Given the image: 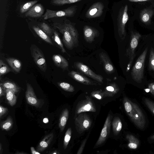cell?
Here are the masks:
<instances>
[{
    "instance_id": "d590c367",
    "label": "cell",
    "mask_w": 154,
    "mask_h": 154,
    "mask_svg": "<svg viewBox=\"0 0 154 154\" xmlns=\"http://www.w3.org/2000/svg\"><path fill=\"white\" fill-rule=\"evenodd\" d=\"M40 28L48 35L51 36L54 32V30L47 23L42 22L39 24Z\"/></svg>"
},
{
    "instance_id": "4fadbf2b",
    "label": "cell",
    "mask_w": 154,
    "mask_h": 154,
    "mask_svg": "<svg viewBox=\"0 0 154 154\" xmlns=\"http://www.w3.org/2000/svg\"><path fill=\"white\" fill-rule=\"evenodd\" d=\"M104 6L101 2L94 3L87 10L85 16L88 18H93L100 17L103 14Z\"/></svg>"
},
{
    "instance_id": "836d02e7",
    "label": "cell",
    "mask_w": 154,
    "mask_h": 154,
    "mask_svg": "<svg viewBox=\"0 0 154 154\" xmlns=\"http://www.w3.org/2000/svg\"><path fill=\"white\" fill-rule=\"evenodd\" d=\"M11 71V69L2 60H0V76L8 73Z\"/></svg>"
},
{
    "instance_id": "9c48e42d",
    "label": "cell",
    "mask_w": 154,
    "mask_h": 154,
    "mask_svg": "<svg viewBox=\"0 0 154 154\" xmlns=\"http://www.w3.org/2000/svg\"><path fill=\"white\" fill-rule=\"evenodd\" d=\"M86 99L80 101L77 104L75 108V115L87 112H95V105L91 98L88 96Z\"/></svg>"
},
{
    "instance_id": "4316f807",
    "label": "cell",
    "mask_w": 154,
    "mask_h": 154,
    "mask_svg": "<svg viewBox=\"0 0 154 154\" xmlns=\"http://www.w3.org/2000/svg\"><path fill=\"white\" fill-rule=\"evenodd\" d=\"M15 92L11 90L6 89V96L7 100L9 105L13 106L17 102V97Z\"/></svg>"
},
{
    "instance_id": "bcb514c9",
    "label": "cell",
    "mask_w": 154,
    "mask_h": 154,
    "mask_svg": "<svg viewBox=\"0 0 154 154\" xmlns=\"http://www.w3.org/2000/svg\"><path fill=\"white\" fill-rule=\"evenodd\" d=\"M49 122L48 119L47 118H44L43 119V122L45 123H47Z\"/></svg>"
},
{
    "instance_id": "f35d334b",
    "label": "cell",
    "mask_w": 154,
    "mask_h": 154,
    "mask_svg": "<svg viewBox=\"0 0 154 154\" xmlns=\"http://www.w3.org/2000/svg\"><path fill=\"white\" fill-rule=\"evenodd\" d=\"M91 96L98 100H101L104 98L103 91H95L91 93Z\"/></svg>"
},
{
    "instance_id": "8fae6325",
    "label": "cell",
    "mask_w": 154,
    "mask_h": 154,
    "mask_svg": "<svg viewBox=\"0 0 154 154\" xmlns=\"http://www.w3.org/2000/svg\"><path fill=\"white\" fill-rule=\"evenodd\" d=\"M112 118V116L109 113L106 118L100 136L95 145L94 148L103 143L109 135L110 132Z\"/></svg>"
},
{
    "instance_id": "c3c4849f",
    "label": "cell",
    "mask_w": 154,
    "mask_h": 154,
    "mask_svg": "<svg viewBox=\"0 0 154 154\" xmlns=\"http://www.w3.org/2000/svg\"><path fill=\"white\" fill-rule=\"evenodd\" d=\"M3 152V148L2 144L0 143V154H1Z\"/></svg>"
},
{
    "instance_id": "4dcf8cb0",
    "label": "cell",
    "mask_w": 154,
    "mask_h": 154,
    "mask_svg": "<svg viewBox=\"0 0 154 154\" xmlns=\"http://www.w3.org/2000/svg\"><path fill=\"white\" fill-rule=\"evenodd\" d=\"M2 83L5 89L12 90L15 93L18 92L20 90L19 87L12 82L7 81Z\"/></svg>"
},
{
    "instance_id": "30bf717a",
    "label": "cell",
    "mask_w": 154,
    "mask_h": 154,
    "mask_svg": "<svg viewBox=\"0 0 154 154\" xmlns=\"http://www.w3.org/2000/svg\"><path fill=\"white\" fill-rule=\"evenodd\" d=\"M74 64L75 67L82 73L100 83H103V77L94 73L87 66L80 62H75Z\"/></svg>"
},
{
    "instance_id": "7bdbcfd3",
    "label": "cell",
    "mask_w": 154,
    "mask_h": 154,
    "mask_svg": "<svg viewBox=\"0 0 154 154\" xmlns=\"http://www.w3.org/2000/svg\"><path fill=\"white\" fill-rule=\"evenodd\" d=\"M6 93V89L4 88L2 83L0 84V96H4Z\"/></svg>"
},
{
    "instance_id": "7dc6e473",
    "label": "cell",
    "mask_w": 154,
    "mask_h": 154,
    "mask_svg": "<svg viewBox=\"0 0 154 154\" xmlns=\"http://www.w3.org/2000/svg\"><path fill=\"white\" fill-rule=\"evenodd\" d=\"M49 153L52 154H60V152H59L57 150H55L52 152Z\"/></svg>"
},
{
    "instance_id": "52a82bcc",
    "label": "cell",
    "mask_w": 154,
    "mask_h": 154,
    "mask_svg": "<svg viewBox=\"0 0 154 154\" xmlns=\"http://www.w3.org/2000/svg\"><path fill=\"white\" fill-rule=\"evenodd\" d=\"M92 122L87 114L81 113L75 118V124L77 132L81 134L88 129L91 127Z\"/></svg>"
},
{
    "instance_id": "b9f144b4",
    "label": "cell",
    "mask_w": 154,
    "mask_h": 154,
    "mask_svg": "<svg viewBox=\"0 0 154 154\" xmlns=\"http://www.w3.org/2000/svg\"><path fill=\"white\" fill-rule=\"evenodd\" d=\"M148 88L150 93L154 96V82L149 84Z\"/></svg>"
},
{
    "instance_id": "1f68e13d",
    "label": "cell",
    "mask_w": 154,
    "mask_h": 154,
    "mask_svg": "<svg viewBox=\"0 0 154 154\" xmlns=\"http://www.w3.org/2000/svg\"><path fill=\"white\" fill-rule=\"evenodd\" d=\"M54 36L52 37L54 41L58 45L60 48L62 52L63 53H66V51L64 48L63 44L59 36L58 32L55 30H54Z\"/></svg>"
},
{
    "instance_id": "e0dca14e",
    "label": "cell",
    "mask_w": 154,
    "mask_h": 154,
    "mask_svg": "<svg viewBox=\"0 0 154 154\" xmlns=\"http://www.w3.org/2000/svg\"><path fill=\"white\" fill-rule=\"evenodd\" d=\"M44 8L41 4H36L25 13V15L26 17H40L44 14Z\"/></svg>"
},
{
    "instance_id": "277c9868",
    "label": "cell",
    "mask_w": 154,
    "mask_h": 154,
    "mask_svg": "<svg viewBox=\"0 0 154 154\" xmlns=\"http://www.w3.org/2000/svg\"><path fill=\"white\" fill-rule=\"evenodd\" d=\"M141 37V35L138 32L133 31L131 32L129 45L126 51V55L129 59L126 68L127 72L129 70L131 66L135 56V50Z\"/></svg>"
},
{
    "instance_id": "60d3db41",
    "label": "cell",
    "mask_w": 154,
    "mask_h": 154,
    "mask_svg": "<svg viewBox=\"0 0 154 154\" xmlns=\"http://www.w3.org/2000/svg\"><path fill=\"white\" fill-rule=\"evenodd\" d=\"M8 109L7 108L4 107L2 106H0V118H1L8 111Z\"/></svg>"
},
{
    "instance_id": "7402d4cb",
    "label": "cell",
    "mask_w": 154,
    "mask_h": 154,
    "mask_svg": "<svg viewBox=\"0 0 154 154\" xmlns=\"http://www.w3.org/2000/svg\"><path fill=\"white\" fill-rule=\"evenodd\" d=\"M6 60L14 71L17 72H19L20 71L22 64L20 60L14 58H6Z\"/></svg>"
},
{
    "instance_id": "ab89813d",
    "label": "cell",
    "mask_w": 154,
    "mask_h": 154,
    "mask_svg": "<svg viewBox=\"0 0 154 154\" xmlns=\"http://www.w3.org/2000/svg\"><path fill=\"white\" fill-rule=\"evenodd\" d=\"M87 138H86L85 139H84L83 142H82L81 145L78 151V152L77 153V154H81L83 152L84 148L85 145L86 143V141L87 140Z\"/></svg>"
},
{
    "instance_id": "ffe728a7",
    "label": "cell",
    "mask_w": 154,
    "mask_h": 154,
    "mask_svg": "<svg viewBox=\"0 0 154 154\" xmlns=\"http://www.w3.org/2000/svg\"><path fill=\"white\" fill-rule=\"evenodd\" d=\"M119 91V88L115 82L110 83L104 88L103 91L104 97H113Z\"/></svg>"
},
{
    "instance_id": "681fc988",
    "label": "cell",
    "mask_w": 154,
    "mask_h": 154,
    "mask_svg": "<svg viewBox=\"0 0 154 154\" xmlns=\"http://www.w3.org/2000/svg\"><path fill=\"white\" fill-rule=\"evenodd\" d=\"M150 138L152 139V140H154V135H153L152 136H151L150 137Z\"/></svg>"
},
{
    "instance_id": "d6a6232c",
    "label": "cell",
    "mask_w": 154,
    "mask_h": 154,
    "mask_svg": "<svg viewBox=\"0 0 154 154\" xmlns=\"http://www.w3.org/2000/svg\"><path fill=\"white\" fill-rule=\"evenodd\" d=\"M57 84L59 86L64 90L69 92L75 91L74 87L68 83L65 82H58Z\"/></svg>"
},
{
    "instance_id": "83f0119b",
    "label": "cell",
    "mask_w": 154,
    "mask_h": 154,
    "mask_svg": "<svg viewBox=\"0 0 154 154\" xmlns=\"http://www.w3.org/2000/svg\"><path fill=\"white\" fill-rule=\"evenodd\" d=\"M13 124L12 119L9 116L5 121L1 122V128L3 131H8L12 128Z\"/></svg>"
},
{
    "instance_id": "d6986e66",
    "label": "cell",
    "mask_w": 154,
    "mask_h": 154,
    "mask_svg": "<svg viewBox=\"0 0 154 154\" xmlns=\"http://www.w3.org/2000/svg\"><path fill=\"white\" fill-rule=\"evenodd\" d=\"M54 136L53 133L45 136L37 146L36 150L39 152H42L46 149L52 141Z\"/></svg>"
},
{
    "instance_id": "3957f363",
    "label": "cell",
    "mask_w": 154,
    "mask_h": 154,
    "mask_svg": "<svg viewBox=\"0 0 154 154\" xmlns=\"http://www.w3.org/2000/svg\"><path fill=\"white\" fill-rule=\"evenodd\" d=\"M147 51V47L138 57L131 71L132 79L138 83H141L143 78L145 63Z\"/></svg>"
},
{
    "instance_id": "f546056e",
    "label": "cell",
    "mask_w": 154,
    "mask_h": 154,
    "mask_svg": "<svg viewBox=\"0 0 154 154\" xmlns=\"http://www.w3.org/2000/svg\"><path fill=\"white\" fill-rule=\"evenodd\" d=\"M50 3L55 6H62L67 4H72L82 0H50Z\"/></svg>"
},
{
    "instance_id": "f6af8a7d",
    "label": "cell",
    "mask_w": 154,
    "mask_h": 154,
    "mask_svg": "<svg viewBox=\"0 0 154 154\" xmlns=\"http://www.w3.org/2000/svg\"><path fill=\"white\" fill-rule=\"evenodd\" d=\"M131 2H140L150 1L153 0H127Z\"/></svg>"
},
{
    "instance_id": "484cf974",
    "label": "cell",
    "mask_w": 154,
    "mask_h": 154,
    "mask_svg": "<svg viewBox=\"0 0 154 154\" xmlns=\"http://www.w3.org/2000/svg\"><path fill=\"white\" fill-rule=\"evenodd\" d=\"M153 14V11L149 9H145L140 13V18L141 21L145 23H147L150 21Z\"/></svg>"
},
{
    "instance_id": "74e56055",
    "label": "cell",
    "mask_w": 154,
    "mask_h": 154,
    "mask_svg": "<svg viewBox=\"0 0 154 154\" xmlns=\"http://www.w3.org/2000/svg\"><path fill=\"white\" fill-rule=\"evenodd\" d=\"M144 101L147 107L154 114V103L146 98H145Z\"/></svg>"
},
{
    "instance_id": "f1b7e54d",
    "label": "cell",
    "mask_w": 154,
    "mask_h": 154,
    "mask_svg": "<svg viewBox=\"0 0 154 154\" xmlns=\"http://www.w3.org/2000/svg\"><path fill=\"white\" fill-rule=\"evenodd\" d=\"M38 1V0H34L26 2L21 5L20 11L21 14L25 13L29 10Z\"/></svg>"
},
{
    "instance_id": "8992f818",
    "label": "cell",
    "mask_w": 154,
    "mask_h": 154,
    "mask_svg": "<svg viewBox=\"0 0 154 154\" xmlns=\"http://www.w3.org/2000/svg\"><path fill=\"white\" fill-rule=\"evenodd\" d=\"M128 10V6L126 5L120 10L117 17L118 32L122 40L125 39L126 35L125 26L129 18Z\"/></svg>"
},
{
    "instance_id": "5b68a950",
    "label": "cell",
    "mask_w": 154,
    "mask_h": 154,
    "mask_svg": "<svg viewBox=\"0 0 154 154\" xmlns=\"http://www.w3.org/2000/svg\"><path fill=\"white\" fill-rule=\"evenodd\" d=\"M77 8V6L74 5L60 10L54 11L47 9L42 17L45 20L63 17H72L76 13Z\"/></svg>"
},
{
    "instance_id": "7a4b0ae2",
    "label": "cell",
    "mask_w": 154,
    "mask_h": 154,
    "mask_svg": "<svg viewBox=\"0 0 154 154\" xmlns=\"http://www.w3.org/2000/svg\"><path fill=\"white\" fill-rule=\"evenodd\" d=\"M123 103L126 112L134 124L140 129L144 128L146 123L145 117L138 105L126 97L123 98Z\"/></svg>"
},
{
    "instance_id": "9a60e30c",
    "label": "cell",
    "mask_w": 154,
    "mask_h": 154,
    "mask_svg": "<svg viewBox=\"0 0 154 154\" xmlns=\"http://www.w3.org/2000/svg\"><path fill=\"white\" fill-rule=\"evenodd\" d=\"M84 38L86 42L91 43L94 38L98 37L100 35L99 31L96 29L92 26L85 25L83 28Z\"/></svg>"
},
{
    "instance_id": "7c38bea8",
    "label": "cell",
    "mask_w": 154,
    "mask_h": 154,
    "mask_svg": "<svg viewBox=\"0 0 154 154\" xmlns=\"http://www.w3.org/2000/svg\"><path fill=\"white\" fill-rule=\"evenodd\" d=\"M25 97L26 101L28 104L36 107H39L41 106V100L37 97L33 88L28 83L26 84Z\"/></svg>"
},
{
    "instance_id": "6da1fadb",
    "label": "cell",
    "mask_w": 154,
    "mask_h": 154,
    "mask_svg": "<svg viewBox=\"0 0 154 154\" xmlns=\"http://www.w3.org/2000/svg\"><path fill=\"white\" fill-rule=\"evenodd\" d=\"M53 26L62 34L63 42L67 49L72 50L78 46L79 34L70 21L67 20L63 23H54Z\"/></svg>"
},
{
    "instance_id": "ba28073f",
    "label": "cell",
    "mask_w": 154,
    "mask_h": 154,
    "mask_svg": "<svg viewBox=\"0 0 154 154\" xmlns=\"http://www.w3.org/2000/svg\"><path fill=\"white\" fill-rule=\"evenodd\" d=\"M30 49L31 54L35 64L41 70L46 72L47 63L42 51L35 45H32Z\"/></svg>"
},
{
    "instance_id": "cb8c5ba5",
    "label": "cell",
    "mask_w": 154,
    "mask_h": 154,
    "mask_svg": "<svg viewBox=\"0 0 154 154\" xmlns=\"http://www.w3.org/2000/svg\"><path fill=\"white\" fill-rule=\"evenodd\" d=\"M126 138L128 141V148L131 149H136L138 147L140 141L136 137L132 134H128L126 136Z\"/></svg>"
},
{
    "instance_id": "ee69618b",
    "label": "cell",
    "mask_w": 154,
    "mask_h": 154,
    "mask_svg": "<svg viewBox=\"0 0 154 154\" xmlns=\"http://www.w3.org/2000/svg\"><path fill=\"white\" fill-rule=\"evenodd\" d=\"M31 152L32 154H40V153L39 152L36 150L33 147H30Z\"/></svg>"
},
{
    "instance_id": "5bb4252c",
    "label": "cell",
    "mask_w": 154,
    "mask_h": 154,
    "mask_svg": "<svg viewBox=\"0 0 154 154\" xmlns=\"http://www.w3.org/2000/svg\"><path fill=\"white\" fill-rule=\"evenodd\" d=\"M69 76L81 83L86 85H101L100 83L92 81L81 73L75 71H72L68 73Z\"/></svg>"
},
{
    "instance_id": "ac0fdd59",
    "label": "cell",
    "mask_w": 154,
    "mask_h": 154,
    "mask_svg": "<svg viewBox=\"0 0 154 154\" xmlns=\"http://www.w3.org/2000/svg\"><path fill=\"white\" fill-rule=\"evenodd\" d=\"M53 61L55 65L63 70H68L69 63L67 60L59 54H55L52 57Z\"/></svg>"
},
{
    "instance_id": "603a6c76",
    "label": "cell",
    "mask_w": 154,
    "mask_h": 154,
    "mask_svg": "<svg viewBox=\"0 0 154 154\" xmlns=\"http://www.w3.org/2000/svg\"><path fill=\"white\" fill-rule=\"evenodd\" d=\"M112 125L114 135H118L121 131L122 127V123L120 118L118 117H115L112 120Z\"/></svg>"
},
{
    "instance_id": "44dd1931",
    "label": "cell",
    "mask_w": 154,
    "mask_h": 154,
    "mask_svg": "<svg viewBox=\"0 0 154 154\" xmlns=\"http://www.w3.org/2000/svg\"><path fill=\"white\" fill-rule=\"evenodd\" d=\"M69 111L68 109H64L60 115L59 121V127L61 132L64 130L68 120Z\"/></svg>"
},
{
    "instance_id": "8d00e7d4",
    "label": "cell",
    "mask_w": 154,
    "mask_h": 154,
    "mask_svg": "<svg viewBox=\"0 0 154 154\" xmlns=\"http://www.w3.org/2000/svg\"><path fill=\"white\" fill-rule=\"evenodd\" d=\"M149 68L150 70L154 71V50L152 48H151L150 51Z\"/></svg>"
},
{
    "instance_id": "e575fe53",
    "label": "cell",
    "mask_w": 154,
    "mask_h": 154,
    "mask_svg": "<svg viewBox=\"0 0 154 154\" xmlns=\"http://www.w3.org/2000/svg\"><path fill=\"white\" fill-rule=\"evenodd\" d=\"M72 135V129L71 128H69L67 130L65 134L63 146L64 149H66L69 143Z\"/></svg>"
},
{
    "instance_id": "d4e9b609",
    "label": "cell",
    "mask_w": 154,
    "mask_h": 154,
    "mask_svg": "<svg viewBox=\"0 0 154 154\" xmlns=\"http://www.w3.org/2000/svg\"><path fill=\"white\" fill-rule=\"evenodd\" d=\"M32 28L37 34L43 40L51 45H53L51 39L49 35L40 27L34 26H32Z\"/></svg>"
},
{
    "instance_id": "2e32d148",
    "label": "cell",
    "mask_w": 154,
    "mask_h": 154,
    "mask_svg": "<svg viewBox=\"0 0 154 154\" xmlns=\"http://www.w3.org/2000/svg\"><path fill=\"white\" fill-rule=\"evenodd\" d=\"M99 55L100 61L103 64L106 72L108 74H111L115 72V68L108 55L104 52H101Z\"/></svg>"
}]
</instances>
